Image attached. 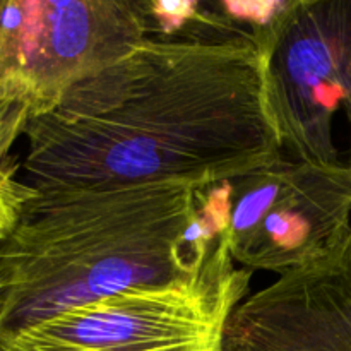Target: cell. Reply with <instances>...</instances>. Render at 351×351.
Masks as SVG:
<instances>
[{
    "mask_svg": "<svg viewBox=\"0 0 351 351\" xmlns=\"http://www.w3.org/2000/svg\"><path fill=\"white\" fill-rule=\"evenodd\" d=\"M36 189L180 180L211 185L283 158L247 29L153 36L27 122Z\"/></svg>",
    "mask_w": 351,
    "mask_h": 351,
    "instance_id": "1",
    "label": "cell"
},
{
    "mask_svg": "<svg viewBox=\"0 0 351 351\" xmlns=\"http://www.w3.org/2000/svg\"><path fill=\"white\" fill-rule=\"evenodd\" d=\"M0 171V335L194 274L218 237L180 180L36 189Z\"/></svg>",
    "mask_w": 351,
    "mask_h": 351,
    "instance_id": "2",
    "label": "cell"
},
{
    "mask_svg": "<svg viewBox=\"0 0 351 351\" xmlns=\"http://www.w3.org/2000/svg\"><path fill=\"white\" fill-rule=\"evenodd\" d=\"M153 36L154 0H2L0 154L72 86Z\"/></svg>",
    "mask_w": 351,
    "mask_h": 351,
    "instance_id": "3",
    "label": "cell"
},
{
    "mask_svg": "<svg viewBox=\"0 0 351 351\" xmlns=\"http://www.w3.org/2000/svg\"><path fill=\"white\" fill-rule=\"evenodd\" d=\"M225 233L194 274L71 308L0 335V351H226V326L249 297Z\"/></svg>",
    "mask_w": 351,
    "mask_h": 351,
    "instance_id": "4",
    "label": "cell"
},
{
    "mask_svg": "<svg viewBox=\"0 0 351 351\" xmlns=\"http://www.w3.org/2000/svg\"><path fill=\"white\" fill-rule=\"evenodd\" d=\"M239 266L280 274L328 252L351 228V163L281 158L201 187Z\"/></svg>",
    "mask_w": 351,
    "mask_h": 351,
    "instance_id": "5",
    "label": "cell"
},
{
    "mask_svg": "<svg viewBox=\"0 0 351 351\" xmlns=\"http://www.w3.org/2000/svg\"><path fill=\"white\" fill-rule=\"evenodd\" d=\"M256 43L266 108L288 160L343 163L335 144L343 113L351 163V0H288Z\"/></svg>",
    "mask_w": 351,
    "mask_h": 351,
    "instance_id": "6",
    "label": "cell"
},
{
    "mask_svg": "<svg viewBox=\"0 0 351 351\" xmlns=\"http://www.w3.org/2000/svg\"><path fill=\"white\" fill-rule=\"evenodd\" d=\"M226 351H351V228L328 252L250 293Z\"/></svg>",
    "mask_w": 351,
    "mask_h": 351,
    "instance_id": "7",
    "label": "cell"
},
{
    "mask_svg": "<svg viewBox=\"0 0 351 351\" xmlns=\"http://www.w3.org/2000/svg\"><path fill=\"white\" fill-rule=\"evenodd\" d=\"M218 2H219V0H218Z\"/></svg>",
    "mask_w": 351,
    "mask_h": 351,
    "instance_id": "8",
    "label": "cell"
}]
</instances>
